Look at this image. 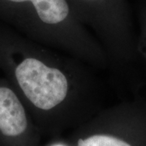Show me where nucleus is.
<instances>
[{
    "label": "nucleus",
    "mask_w": 146,
    "mask_h": 146,
    "mask_svg": "<svg viewBox=\"0 0 146 146\" xmlns=\"http://www.w3.org/2000/svg\"><path fill=\"white\" fill-rule=\"evenodd\" d=\"M76 146H131L119 137L107 133H94L84 138H79Z\"/></svg>",
    "instance_id": "5"
},
{
    "label": "nucleus",
    "mask_w": 146,
    "mask_h": 146,
    "mask_svg": "<svg viewBox=\"0 0 146 146\" xmlns=\"http://www.w3.org/2000/svg\"><path fill=\"white\" fill-rule=\"evenodd\" d=\"M54 146H64V145H54Z\"/></svg>",
    "instance_id": "6"
},
{
    "label": "nucleus",
    "mask_w": 146,
    "mask_h": 146,
    "mask_svg": "<svg viewBox=\"0 0 146 146\" xmlns=\"http://www.w3.org/2000/svg\"><path fill=\"white\" fill-rule=\"evenodd\" d=\"M96 70L0 25V71L27 109L50 114L94 102L102 94Z\"/></svg>",
    "instance_id": "1"
},
{
    "label": "nucleus",
    "mask_w": 146,
    "mask_h": 146,
    "mask_svg": "<svg viewBox=\"0 0 146 146\" xmlns=\"http://www.w3.org/2000/svg\"><path fill=\"white\" fill-rule=\"evenodd\" d=\"M78 19L92 33L111 62L124 54L126 34L120 0H68Z\"/></svg>",
    "instance_id": "3"
},
{
    "label": "nucleus",
    "mask_w": 146,
    "mask_h": 146,
    "mask_svg": "<svg viewBox=\"0 0 146 146\" xmlns=\"http://www.w3.org/2000/svg\"><path fill=\"white\" fill-rule=\"evenodd\" d=\"M27 107L5 78H0V139L17 141L29 129Z\"/></svg>",
    "instance_id": "4"
},
{
    "label": "nucleus",
    "mask_w": 146,
    "mask_h": 146,
    "mask_svg": "<svg viewBox=\"0 0 146 146\" xmlns=\"http://www.w3.org/2000/svg\"><path fill=\"white\" fill-rule=\"evenodd\" d=\"M0 21L33 41L72 55L98 71L110 66L102 46L68 0H0Z\"/></svg>",
    "instance_id": "2"
}]
</instances>
